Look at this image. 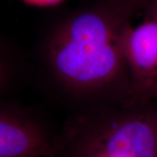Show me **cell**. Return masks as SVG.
Listing matches in <instances>:
<instances>
[{
    "instance_id": "cell-3",
    "label": "cell",
    "mask_w": 157,
    "mask_h": 157,
    "mask_svg": "<svg viewBox=\"0 0 157 157\" xmlns=\"http://www.w3.org/2000/svg\"><path fill=\"white\" fill-rule=\"evenodd\" d=\"M121 46L128 70L130 90L142 101L157 81V20L147 17L133 26L127 23L121 33Z\"/></svg>"
},
{
    "instance_id": "cell-4",
    "label": "cell",
    "mask_w": 157,
    "mask_h": 157,
    "mask_svg": "<svg viewBox=\"0 0 157 157\" xmlns=\"http://www.w3.org/2000/svg\"><path fill=\"white\" fill-rule=\"evenodd\" d=\"M54 140L35 121L0 110V157H51Z\"/></svg>"
},
{
    "instance_id": "cell-2",
    "label": "cell",
    "mask_w": 157,
    "mask_h": 157,
    "mask_svg": "<svg viewBox=\"0 0 157 157\" xmlns=\"http://www.w3.org/2000/svg\"><path fill=\"white\" fill-rule=\"evenodd\" d=\"M51 157H157L154 113L71 129L54 140Z\"/></svg>"
},
{
    "instance_id": "cell-5",
    "label": "cell",
    "mask_w": 157,
    "mask_h": 157,
    "mask_svg": "<svg viewBox=\"0 0 157 157\" xmlns=\"http://www.w3.org/2000/svg\"><path fill=\"white\" fill-rule=\"evenodd\" d=\"M29 6L36 7H50L60 4L64 0H23Z\"/></svg>"
},
{
    "instance_id": "cell-8",
    "label": "cell",
    "mask_w": 157,
    "mask_h": 157,
    "mask_svg": "<svg viewBox=\"0 0 157 157\" xmlns=\"http://www.w3.org/2000/svg\"><path fill=\"white\" fill-rule=\"evenodd\" d=\"M148 17L157 20V0H151L149 6Z\"/></svg>"
},
{
    "instance_id": "cell-9",
    "label": "cell",
    "mask_w": 157,
    "mask_h": 157,
    "mask_svg": "<svg viewBox=\"0 0 157 157\" xmlns=\"http://www.w3.org/2000/svg\"><path fill=\"white\" fill-rule=\"evenodd\" d=\"M154 121H155V131L157 135V111L154 113Z\"/></svg>"
},
{
    "instance_id": "cell-6",
    "label": "cell",
    "mask_w": 157,
    "mask_h": 157,
    "mask_svg": "<svg viewBox=\"0 0 157 157\" xmlns=\"http://www.w3.org/2000/svg\"><path fill=\"white\" fill-rule=\"evenodd\" d=\"M7 76H8V68L6 65V60L2 53L0 52V90L4 87L6 85V80H7Z\"/></svg>"
},
{
    "instance_id": "cell-7",
    "label": "cell",
    "mask_w": 157,
    "mask_h": 157,
    "mask_svg": "<svg viewBox=\"0 0 157 157\" xmlns=\"http://www.w3.org/2000/svg\"><path fill=\"white\" fill-rule=\"evenodd\" d=\"M151 99H157V81L152 86V87L146 93L142 101H148Z\"/></svg>"
},
{
    "instance_id": "cell-1",
    "label": "cell",
    "mask_w": 157,
    "mask_h": 157,
    "mask_svg": "<svg viewBox=\"0 0 157 157\" xmlns=\"http://www.w3.org/2000/svg\"><path fill=\"white\" fill-rule=\"evenodd\" d=\"M127 21L101 11L82 12L52 37L47 59L55 77L81 93L106 89L128 74L121 46Z\"/></svg>"
}]
</instances>
